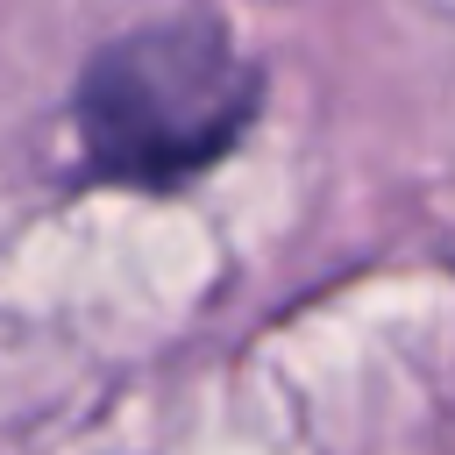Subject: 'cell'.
<instances>
[{"label": "cell", "instance_id": "obj_1", "mask_svg": "<svg viewBox=\"0 0 455 455\" xmlns=\"http://www.w3.org/2000/svg\"><path fill=\"white\" fill-rule=\"evenodd\" d=\"M78 142L114 185H185L256 114V64L213 14L114 36L78 78Z\"/></svg>", "mask_w": 455, "mask_h": 455}]
</instances>
